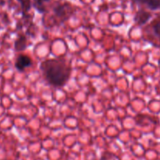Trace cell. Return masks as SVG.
<instances>
[{
    "label": "cell",
    "instance_id": "7",
    "mask_svg": "<svg viewBox=\"0 0 160 160\" xmlns=\"http://www.w3.org/2000/svg\"><path fill=\"white\" fill-rule=\"evenodd\" d=\"M137 2H138V3H148V0H136Z\"/></svg>",
    "mask_w": 160,
    "mask_h": 160
},
{
    "label": "cell",
    "instance_id": "5",
    "mask_svg": "<svg viewBox=\"0 0 160 160\" xmlns=\"http://www.w3.org/2000/svg\"><path fill=\"white\" fill-rule=\"evenodd\" d=\"M147 4L152 9H156L160 6V0H148Z\"/></svg>",
    "mask_w": 160,
    "mask_h": 160
},
{
    "label": "cell",
    "instance_id": "6",
    "mask_svg": "<svg viewBox=\"0 0 160 160\" xmlns=\"http://www.w3.org/2000/svg\"><path fill=\"white\" fill-rule=\"evenodd\" d=\"M153 31H154L155 34H156V35L160 37V20L158 21L157 23L153 26Z\"/></svg>",
    "mask_w": 160,
    "mask_h": 160
},
{
    "label": "cell",
    "instance_id": "1",
    "mask_svg": "<svg viewBox=\"0 0 160 160\" xmlns=\"http://www.w3.org/2000/svg\"><path fill=\"white\" fill-rule=\"evenodd\" d=\"M44 75L50 84L56 86H62L70 76V69L61 61L49 60L42 64Z\"/></svg>",
    "mask_w": 160,
    "mask_h": 160
},
{
    "label": "cell",
    "instance_id": "4",
    "mask_svg": "<svg viewBox=\"0 0 160 160\" xmlns=\"http://www.w3.org/2000/svg\"><path fill=\"white\" fill-rule=\"evenodd\" d=\"M149 17L150 14L148 13L142 12L138 14L137 17H136V20H137L139 24H145V22H147V20L149 19Z\"/></svg>",
    "mask_w": 160,
    "mask_h": 160
},
{
    "label": "cell",
    "instance_id": "8",
    "mask_svg": "<svg viewBox=\"0 0 160 160\" xmlns=\"http://www.w3.org/2000/svg\"><path fill=\"white\" fill-rule=\"evenodd\" d=\"M46 1H49V0H38V3L39 4H41V3H43V2H46Z\"/></svg>",
    "mask_w": 160,
    "mask_h": 160
},
{
    "label": "cell",
    "instance_id": "2",
    "mask_svg": "<svg viewBox=\"0 0 160 160\" xmlns=\"http://www.w3.org/2000/svg\"><path fill=\"white\" fill-rule=\"evenodd\" d=\"M31 64V60L29 56L25 55H20L16 61V67L17 70L23 71L25 67H29Z\"/></svg>",
    "mask_w": 160,
    "mask_h": 160
},
{
    "label": "cell",
    "instance_id": "3",
    "mask_svg": "<svg viewBox=\"0 0 160 160\" xmlns=\"http://www.w3.org/2000/svg\"><path fill=\"white\" fill-rule=\"evenodd\" d=\"M27 46V39L26 38L22 36L17 40L15 43V49L17 50H23Z\"/></svg>",
    "mask_w": 160,
    "mask_h": 160
}]
</instances>
